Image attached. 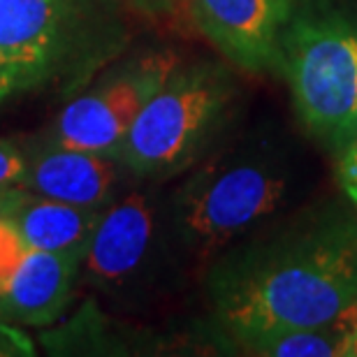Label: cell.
Returning a JSON list of instances; mask_svg holds the SVG:
<instances>
[{
    "instance_id": "obj_2",
    "label": "cell",
    "mask_w": 357,
    "mask_h": 357,
    "mask_svg": "<svg viewBox=\"0 0 357 357\" xmlns=\"http://www.w3.org/2000/svg\"><path fill=\"white\" fill-rule=\"evenodd\" d=\"M278 61L306 128L332 146L357 135V21L337 12L288 19Z\"/></svg>"
},
{
    "instance_id": "obj_5",
    "label": "cell",
    "mask_w": 357,
    "mask_h": 357,
    "mask_svg": "<svg viewBox=\"0 0 357 357\" xmlns=\"http://www.w3.org/2000/svg\"><path fill=\"white\" fill-rule=\"evenodd\" d=\"M172 70V59L155 56L68 102L54 123L52 144L119 155L139 109Z\"/></svg>"
},
{
    "instance_id": "obj_9",
    "label": "cell",
    "mask_w": 357,
    "mask_h": 357,
    "mask_svg": "<svg viewBox=\"0 0 357 357\" xmlns=\"http://www.w3.org/2000/svg\"><path fill=\"white\" fill-rule=\"evenodd\" d=\"M116 178V160L112 155L52 144L28 158L21 188L68 204L105 206Z\"/></svg>"
},
{
    "instance_id": "obj_14",
    "label": "cell",
    "mask_w": 357,
    "mask_h": 357,
    "mask_svg": "<svg viewBox=\"0 0 357 357\" xmlns=\"http://www.w3.org/2000/svg\"><path fill=\"white\" fill-rule=\"evenodd\" d=\"M28 174V155L12 142L0 139V185L21 188Z\"/></svg>"
},
{
    "instance_id": "obj_1",
    "label": "cell",
    "mask_w": 357,
    "mask_h": 357,
    "mask_svg": "<svg viewBox=\"0 0 357 357\" xmlns=\"http://www.w3.org/2000/svg\"><path fill=\"white\" fill-rule=\"evenodd\" d=\"M213 304L241 346L337 320L357 304V218L323 211L241 248L213 278Z\"/></svg>"
},
{
    "instance_id": "obj_6",
    "label": "cell",
    "mask_w": 357,
    "mask_h": 357,
    "mask_svg": "<svg viewBox=\"0 0 357 357\" xmlns=\"http://www.w3.org/2000/svg\"><path fill=\"white\" fill-rule=\"evenodd\" d=\"M199 33L225 59L248 73L278 63L292 0H188Z\"/></svg>"
},
{
    "instance_id": "obj_13",
    "label": "cell",
    "mask_w": 357,
    "mask_h": 357,
    "mask_svg": "<svg viewBox=\"0 0 357 357\" xmlns=\"http://www.w3.org/2000/svg\"><path fill=\"white\" fill-rule=\"evenodd\" d=\"M28 248L31 246L21 237L19 227L5 213H0V297L5 295L7 285H10L21 260L26 258Z\"/></svg>"
},
{
    "instance_id": "obj_16",
    "label": "cell",
    "mask_w": 357,
    "mask_h": 357,
    "mask_svg": "<svg viewBox=\"0 0 357 357\" xmlns=\"http://www.w3.org/2000/svg\"><path fill=\"white\" fill-rule=\"evenodd\" d=\"M17 89H21L17 75H14L12 70L7 68L3 61H0V102H3L7 96H12Z\"/></svg>"
},
{
    "instance_id": "obj_17",
    "label": "cell",
    "mask_w": 357,
    "mask_h": 357,
    "mask_svg": "<svg viewBox=\"0 0 357 357\" xmlns=\"http://www.w3.org/2000/svg\"><path fill=\"white\" fill-rule=\"evenodd\" d=\"M19 188H7V185H0V209H5V204L17 195Z\"/></svg>"
},
{
    "instance_id": "obj_7",
    "label": "cell",
    "mask_w": 357,
    "mask_h": 357,
    "mask_svg": "<svg viewBox=\"0 0 357 357\" xmlns=\"http://www.w3.org/2000/svg\"><path fill=\"white\" fill-rule=\"evenodd\" d=\"M153 204L144 192H130L102 211L82 265L98 288H126L151 258L155 244Z\"/></svg>"
},
{
    "instance_id": "obj_12",
    "label": "cell",
    "mask_w": 357,
    "mask_h": 357,
    "mask_svg": "<svg viewBox=\"0 0 357 357\" xmlns=\"http://www.w3.org/2000/svg\"><path fill=\"white\" fill-rule=\"evenodd\" d=\"M357 332V304L348 309L344 316L327 325L318 327H299V330H285L269 334V337L255 339L244 348L253 355L267 357H334L346 355L348 344Z\"/></svg>"
},
{
    "instance_id": "obj_4",
    "label": "cell",
    "mask_w": 357,
    "mask_h": 357,
    "mask_svg": "<svg viewBox=\"0 0 357 357\" xmlns=\"http://www.w3.org/2000/svg\"><path fill=\"white\" fill-rule=\"evenodd\" d=\"M230 98L232 84L223 70H172L139 109L119 158L142 176L183 169L216 130Z\"/></svg>"
},
{
    "instance_id": "obj_18",
    "label": "cell",
    "mask_w": 357,
    "mask_h": 357,
    "mask_svg": "<svg viewBox=\"0 0 357 357\" xmlns=\"http://www.w3.org/2000/svg\"><path fill=\"white\" fill-rule=\"evenodd\" d=\"M346 355H355V357H357V332L353 334L351 344H348V351H346Z\"/></svg>"
},
{
    "instance_id": "obj_8",
    "label": "cell",
    "mask_w": 357,
    "mask_h": 357,
    "mask_svg": "<svg viewBox=\"0 0 357 357\" xmlns=\"http://www.w3.org/2000/svg\"><path fill=\"white\" fill-rule=\"evenodd\" d=\"M63 0H0V61L21 86L52 66L61 45Z\"/></svg>"
},
{
    "instance_id": "obj_3",
    "label": "cell",
    "mask_w": 357,
    "mask_h": 357,
    "mask_svg": "<svg viewBox=\"0 0 357 357\" xmlns=\"http://www.w3.org/2000/svg\"><path fill=\"white\" fill-rule=\"evenodd\" d=\"M292 183L281 155H227L202 167L176 192V227L192 251L209 258L274 216L288 202Z\"/></svg>"
},
{
    "instance_id": "obj_11",
    "label": "cell",
    "mask_w": 357,
    "mask_h": 357,
    "mask_svg": "<svg viewBox=\"0 0 357 357\" xmlns=\"http://www.w3.org/2000/svg\"><path fill=\"white\" fill-rule=\"evenodd\" d=\"M105 206H79L40 197L31 190H19L5 204V213L19 227L31 248L49 253H66L84 260L100 223Z\"/></svg>"
},
{
    "instance_id": "obj_15",
    "label": "cell",
    "mask_w": 357,
    "mask_h": 357,
    "mask_svg": "<svg viewBox=\"0 0 357 357\" xmlns=\"http://www.w3.org/2000/svg\"><path fill=\"white\" fill-rule=\"evenodd\" d=\"M339 181H341V188H344L348 199H351L357 209V135L353 137L351 144H348L344 158H341Z\"/></svg>"
},
{
    "instance_id": "obj_10",
    "label": "cell",
    "mask_w": 357,
    "mask_h": 357,
    "mask_svg": "<svg viewBox=\"0 0 357 357\" xmlns=\"http://www.w3.org/2000/svg\"><path fill=\"white\" fill-rule=\"evenodd\" d=\"M82 260L66 253L28 248L0 297V318L21 325H49L73 297V283Z\"/></svg>"
}]
</instances>
